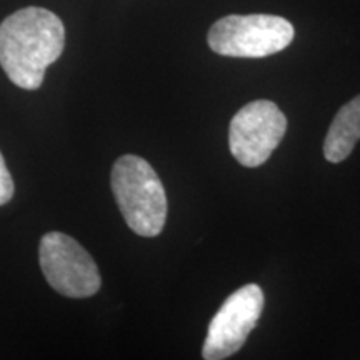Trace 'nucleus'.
I'll use <instances>...</instances> for the list:
<instances>
[{
  "label": "nucleus",
  "mask_w": 360,
  "mask_h": 360,
  "mask_svg": "<svg viewBox=\"0 0 360 360\" xmlns=\"http://www.w3.org/2000/svg\"><path fill=\"white\" fill-rule=\"evenodd\" d=\"M360 141V96L345 103L332 120L326 142L323 155L332 164H339L352 154Z\"/></svg>",
  "instance_id": "7"
},
{
  "label": "nucleus",
  "mask_w": 360,
  "mask_h": 360,
  "mask_svg": "<svg viewBox=\"0 0 360 360\" xmlns=\"http://www.w3.org/2000/svg\"><path fill=\"white\" fill-rule=\"evenodd\" d=\"M13 197V180L8 172L6 160H4L2 152H0V205L7 204Z\"/></svg>",
  "instance_id": "8"
},
{
  "label": "nucleus",
  "mask_w": 360,
  "mask_h": 360,
  "mask_svg": "<svg viewBox=\"0 0 360 360\" xmlns=\"http://www.w3.org/2000/svg\"><path fill=\"white\" fill-rule=\"evenodd\" d=\"M264 310V292L255 283L240 287L225 299L210 321L202 347L205 360H222L240 350Z\"/></svg>",
  "instance_id": "6"
},
{
  "label": "nucleus",
  "mask_w": 360,
  "mask_h": 360,
  "mask_svg": "<svg viewBox=\"0 0 360 360\" xmlns=\"http://www.w3.org/2000/svg\"><path fill=\"white\" fill-rule=\"evenodd\" d=\"M40 267L49 285L70 299L96 295L102 285L101 272L89 252L75 238L49 232L40 240Z\"/></svg>",
  "instance_id": "4"
},
{
  "label": "nucleus",
  "mask_w": 360,
  "mask_h": 360,
  "mask_svg": "<svg viewBox=\"0 0 360 360\" xmlns=\"http://www.w3.org/2000/svg\"><path fill=\"white\" fill-rule=\"evenodd\" d=\"M287 132V119L274 102L254 101L231 120L229 147L244 167H260L272 155Z\"/></svg>",
  "instance_id": "5"
},
{
  "label": "nucleus",
  "mask_w": 360,
  "mask_h": 360,
  "mask_svg": "<svg viewBox=\"0 0 360 360\" xmlns=\"http://www.w3.org/2000/svg\"><path fill=\"white\" fill-rule=\"evenodd\" d=\"M112 192L130 231L155 237L167 220V195L159 175L146 159L124 155L112 169Z\"/></svg>",
  "instance_id": "2"
},
{
  "label": "nucleus",
  "mask_w": 360,
  "mask_h": 360,
  "mask_svg": "<svg viewBox=\"0 0 360 360\" xmlns=\"http://www.w3.org/2000/svg\"><path fill=\"white\" fill-rule=\"evenodd\" d=\"M295 37L294 25L278 15H227L209 30V47L225 57L260 58L283 51Z\"/></svg>",
  "instance_id": "3"
},
{
  "label": "nucleus",
  "mask_w": 360,
  "mask_h": 360,
  "mask_svg": "<svg viewBox=\"0 0 360 360\" xmlns=\"http://www.w3.org/2000/svg\"><path fill=\"white\" fill-rule=\"evenodd\" d=\"M64 45V24L47 8H22L0 24V65L20 89H39Z\"/></svg>",
  "instance_id": "1"
}]
</instances>
